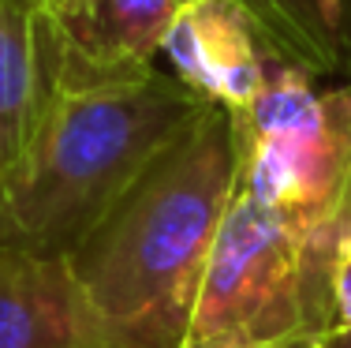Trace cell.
I'll return each mask as SVG.
<instances>
[{"instance_id": "7", "label": "cell", "mask_w": 351, "mask_h": 348, "mask_svg": "<svg viewBox=\"0 0 351 348\" xmlns=\"http://www.w3.org/2000/svg\"><path fill=\"white\" fill-rule=\"evenodd\" d=\"M64 64L86 76H135L161 56L176 0H64L49 8Z\"/></svg>"}, {"instance_id": "4", "label": "cell", "mask_w": 351, "mask_h": 348, "mask_svg": "<svg viewBox=\"0 0 351 348\" xmlns=\"http://www.w3.org/2000/svg\"><path fill=\"white\" fill-rule=\"evenodd\" d=\"M314 334L317 300L303 240L273 210L236 192L206 262L187 337L311 348Z\"/></svg>"}, {"instance_id": "13", "label": "cell", "mask_w": 351, "mask_h": 348, "mask_svg": "<svg viewBox=\"0 0 351 348\" xmlns=\"http://www.w3.org/2000/svg\"><path fill=\"white\" fill-rule=\"evenodd\" d=\"M41 4H45V8H56V4H64V0H41Z\"/></svg>"}, {"instance_id": "1", "label": "cell", "mask_w": 351, "mask_h": 348, "mask_svg": "<svg viewBox=\"0 0 351 348\" xmlns=\"http://www.w3.org/2000/svg\"><path fill=\"white\" fill-rule=\"evenodd\" d=\"M236 172V120L206 105L68 255L101 348L187 341Z\"/></svg>"}, {"instance_id": "2", "label": "cell", "mask_w": 351, "mask_h": 348, "mask_svg": "<svg viewBox=\"0 0 351 348\" xmlns=\"http://www.w3.org/2000/svg\"><path fill=\"white\" fill-rule=\"evenodd\" d=\"M206 105L157 68L86 76L60 53L34 135L0 180V244L71 255Z\"/></svg>"}, {"instance_id": "5", "label": "cell", "mask_w": 351, "mask_h": 348, "mask_svg": "<svg viewBox=\"0 0 351 348\" xmlns=\"http://www.w3.org/2000/svg\"><path fill=\"white\" fill-rule=\"evenodd\" d=\"M161 56L187 90L236 116L262 90L273 45L239 0H202L180 8Z\"/></svg>"}, {"instance_id": "6", "label": "cell", "mask_w": 351, "mask_h": 348, "mask_svg": "<svg viewBox=\"0 0 351 348\" xmlns=\"http://www.w3.org/2000/svg\"><path fill=\"white\" fill-rule=\"evenodd\" d=\"M0 348H101L68 255L0 244Z\"/></svg>"}, {"instance_id": "11", "label": "cell", "mask_w": 351, "mask_h": 348, "mask_svg": "<svg viewBox=\"0 0 351 348\" xmlns=\"http://www.w3.org/2000/svg\"><path fill=\"white\" fill-rule=\"evenodd\" d=\"M180 8H191V4H202V0H176Z\"/></svg>"}, {"instance_id": "10", "label": "cell", "mask_w": 351, "mask_h": 348, "mask_svg": "<svg viewBox=\"0 0 351 348\" xmlns=\"http://www.w3.org/2000/svg\"><path fill=\"white\" fill-rule=\"evenodd\" d=\"M180 348H284L265 341H243V337H187Z\"/></svg>"}, {"instance_id": "9", "label": "cell", "mask_w": 351, "mask_h": 348, "mask_svg": "<svg viewBox=\"0 0 351 348\" xmlns=\"http://www.w3.org/2000/svg\"><path fill=\"white\" fill-rule=\"evenodd\" d=\"M311 348H351V232L340 240L329 262V288H325V322Z\"/></svg>"}, {"instance_id": "12", "label": "cell", "mask_w": 351, "mask_h": 348, "mask_svg": "<svg viewBox=\"0 0 351 348\" xmlns=\"http://www.w3.org/2000/svg\"><path fill=\"white\" fill-rule=\"evenodd\" d=\"M329 4H332V8H337V12H340V15H344V0H329Z\"/></svg>"}, {"instance_id": "8", "label": "cell", "mask_w": 351, "mask_h": 348, "mask_svg": "<svg viewBox=\"0 0 351 348\" xmlns=\"http://www.w3.org/2000/svg\"><path fill=\"white\" fill-rule=\"evenodd\" d=\"M269 45L306 76H329L344 60V15L329 0H239Z\"/></svg>"}, {"instance_id": "3", "label": "cell", "mask_w": 351, "mask_h": 348, "mask_svg": "<svg viewBox=\"0 0 351 348\" xmlns=\"http://www.w3.org/2000/svg\"><path fill=\"white\" fill-rule=\"evenodd\" d=\"M232 120L239 139L236 192L273 210L303 240L322 329L329 262L351 232V82L317 90L314 76L273 49L262 90Z\"/></svg>"}]
</instances>
